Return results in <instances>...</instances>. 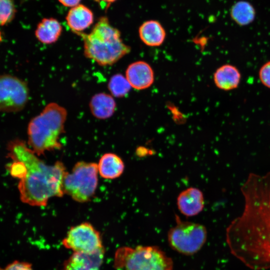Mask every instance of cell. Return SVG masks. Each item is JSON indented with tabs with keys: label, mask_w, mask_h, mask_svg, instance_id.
<instances>
[{
	"label": "cell",
	"mask_w": 270,
	"mask_h": 270,
	"mask_svg": "<svg viewBox=\"0 0 270 270\" xmlns=\"http://www.w3.org/2000/svg\"><path fill=\"white\" fill-rule=\"evenodd\" d=\"M244 208L226 230L231 254L252 270L270 268V172L250 174L241 187Z\"/></svg>",
	"instance_id": "6da1fadb"
},
{
	"label": "cell",
	"mask_w": 270,
	"mask_h": 270,
	"mask_svg": "<svg viewBox=\"0 0 270 270\" xmlns=\"http://www.w3.org/2000/svg\"><path fill=\"white\" fill-rule=\"evenodd\" d=\"M10 174L19 179L18 185L21 201L32 206H44L52 197H62L63 178L66 172L60 161L46 164L22 140L15 139L7 146Z\"/></svg>",
	"instance_id": "7a4b0ae2"
},
{
	"label": "cell",
	"mask_w": 270,
	"mask_h": 270,
	"mask_svg": "<svg viewBox=\"0 0 270 270\" xmlns=\"http://www.w3.org/2000/svg\"><path fill=\"white\" fill-rule=\"evenodd\" d=\"M76 34L83 40L84 56L100 66L112 65L130 51L123 42L120 30L105 16L98 19L90 33Z\"/></svg>",
	"instance_id": "3957f363"
},
{
	"label": "cell",
	"mask_w": 270,
	"mask_h": 270,
	"mask_svg": "<svg viewBox=\"0 0 270 270\" xmlns=\"http://www.w3.org/2000/svg\"><path fill=\"white\" fill-rule=\"evenodd\" d=\"M67 110L54 102L47 104L28 126V144L38 156L47 151L60 149V136L64 132Z\"/></svg>",
	"instance_id": "277c9868"
},
{
	"label": "cell",
	"mask_w": 270,
	"mask_h": 270,
	"mask_svg": "<svg viewBox=\"0 0 270 270\" xmlns=\"http://www.w3.org/2000/svg\"><path fill=\"white\" fill-rule=\"evenodd\" d=\"M114 266L118 270H172L173 262L156 246H123L116 251Z\"/></svg>",
	"instance_id": "5b68a950"
},
{
	"label": "cell",
	"mask_w": 270,
	"mask_h": 270,
	"mask_svg": "<svg viewBox=\"0 0 270 270\" xmlns=\"http://www.w3.org/2000/svg\"><path fill=\"white\" fill-rule=\"evenodd\" d=\"M98 164L78 162L70 172H66L62 180L64 194L78 202L89 201L94 195L98 184Z\"/></svg>",
	"instance_id": "8992f818"
},
{
	"label": "cell",
	"mask_w": 270,
	"mask_h": 270,
	"mask_svg": "<svg viewBox=\"0 0 270 270\" xmlns=\"http://www.w3.org/2000/svg\"><path fill=\"white\" fill-rule=\"evenodd\" d=\"M176 225L168 232L170 246L177 252L187 256L198 252L207 238L206 227L200 224L183 221L176 216Z\"/></svg>",
	"instance_id": "52a82bcc"
},
{
	"label": "cell",
	"mask_w": 270,
	"mask_h": 270,
	"mask_svg": "<svg viewBox=\"0 0 270 270\" xmlns=\"http://www.w3.org/2000/svg\"><path fill=\"white\" fill-rule=\"evenodd\" d=\"M30 95L28 83L14 76L4 74L0 77V110L17 112L26 105Z\"/></svg>",
	"instance_id": "ba28073f"
},
{
	"label": "cell",
	"mask_w": 270,
	"mask_h": 270,
	"mask_svg": "<svg viewBox=\"0 0 270 270\" xmlns=\"http://www.w3.org/2000/svg\"><path fill=\"white\" fill-rule=\"evenodd\" d=\"M62 244L74 252L84 254L94 253L104 248L100 232L88 222L72 227Z\"/></svg>",
	"instance_id": "9c48e42d"
},
{
	"label": "cell",
	"mask_w": 270,
	"mask_h": 270,
	"mask_svg": "<svg viewBox=\"0 0 270 270\" xmlns=\"http://www.w3.org/2000/svg\"><path fill=\"white\" fill-rule=\"evenodd\" d=\"M126 77L131 86L138 90L149 88L154 79V70L150 66L141 60L134 62L128 66Z\"/></svg>",
	"instance_id": "30bf717a"
},
{
	"label": "cell",
	"mask_w": 270,
	"mask_h": 270,
	"mask_svg": "<svg viewBox=\"0 0 270 270\" xmlns=\"http://www.w3.org/2000/svg\"><path fill=\"white\" fill-rule=\"evenodd\" d=\"M180 212L186 216L198 214L204 208V197L198 188L190 187L182 191L176 200Z\"/></svg>",
	"instance_id": "8fae6325"
},
{
	"label": "cell",
	"mask_w": 270,
	"mask_h": 270,
	"mask_svg": "<svg viewBox=\"0 0 270 270\" xmlns=\"http://www.w3.org/2000/svg\"><path fill=\"white\" fill-rule=\"evenodd\" d=\"M104 254V248L92 254L74 252L60 270H99Z\"/></svg>",
	"instance_id": "7c38bea8"
},
{
	"label": "cell",
	"mask_w": 270,
	"mask_h": 270,
	"mask_svg": "<svg viewBox=\"0 0 270 270\" xmlns=\"http://www.w3.org/2000/svg\"><path fill=\"white\" fill-rule=\"evenodd\" d=\"M66 20L72 31L76 34L89 28L94 22V17L92 12L88 8L79 4L70 9Z\"/></svg>",
	"instance_id": "4fadbf2b"
},
{
	"label": "cell",
	"mask_w": 270,
	"mask_h": 270,
	"mask_svg": "<svg viewBox=\"0 0 270 270\" xmlns=\"http://www.w3.org/2000/svg\"><path fill=\"white\" fill-rule=\"evenodd\" d=\"M116 106L113 96L106 92L94 94L89 102L91 114L94 118L100 120L110 118L114 113Z\"/></svg>",
	"instance_id": "5bb4252c"
},
{
	"label": "cell",
	"mask_w": 270,
	"mask_h": 270,
	"mask_svg": "<svg viewBox=\"0 0 270 270\" xmlns=\"http://www.w3.org/2000/svg\"><path fill=\"white\" fill-rule=\"evenodd\" d=\"M138 34L141 40L146 46H158L166 38V32L161 24L156 20H148L140 26Z\"/></svg>",
	"instance_id": "9a60e30c"
},
{
	"label": "cell",
	"mask_w": 270,
	"mask_h": 270,
	"mask_svg": "<svg viewBox=\"0 0 270 270\" xmlns=\"http://www.w3.org/2000/svg\"><path fill=\"white\" fill-rule=\"evenodd\" d=\"M241 74L234 66L226 64L216 69L214 74V81L218 88L230 90L236 88L240 82Z\"/></svg>",
	"instance_id": "2e32d148"
},
{
	"label": "cell",
	"mask_w": 270,
	"mask_h": 270,
	"mask_svg": "<svg viewBox=\"0 0 270 270\" xmlns=\"http://www.w3.org/2000/svg\"><path fill=\"white\" fill-rule=\"evenodd\" d=\"M98 168V173L102 178L113 180L119 178L123 174L124 164L118 156L108 152L101 156Z\"/></svg>",
	"instance_id": "e0dca14e"
},
{
	"label": "cell",
	"mask_w": 270,
	"mask_h": 270,
	"mask_svg": "<svg viewBox=\"0 0 270 270\" xmlns=\"http://www.w3.org/2000/svg\"><path fill=\"white\" fill-rule=\"evenodd\" d=\"M62 31V26L57 20L52 18H44L38 24L34 34L41 43L50 44L58 40Z\"/></svg>",
	"instance_id": "ac0fdd59"
},
{
	"label": "cell",
	"mask_w": 270,
	"mask_h": 270,
	"mask_svg": "<svg viewBox=\"0 0 270 270\" xmlns=\"http://www.w3.org/2000/svg\"><path fill=\"white\" fill-rule=\"evenodd\" d=\"M256 10L248 2L240 0L231 7L230 16L232 19L238 25L245 26L250 24L254 20Z\"/></svg>",
	"instance_id": "d6986e66"
},
{
	"label": "cell",
	"mask_w": 270,
	"mask_h": 270,
	"mask_svg": "<svg viewBox=\"0 0 270 270\" xmlns=\"http://www.w3.org/2000/svg\"><path fill=\"white\" fill-rule=\"evenodd\" d=\"M131 88L126 77L120 74L112 76L108 84V88L111 95L118 98L126 96Z\"/></svg>",
	"instance_id": "ffe728a7"
},
{
	"label": "cell",
	"mask_w": 270,
	"mask_h": 270,
	"mask_svg": "<svg viewBox=\"0 0 270 270\" xmlns=\"http://www.w3.org/2000/svg\"><path fill=\"white\" fill-rule=\"evenodd\" d=\"M16 12L14 0H0V23L1 26L11 22Z\"/></svg>",
	"instance_id": "44dd1931"
},
{
	"label": "cell",
	"mask_w": 270,
	"mask_h": 270,
	"mask_svg": "<svg viewBox=\"0 0 270 270\" xmlns=\"http://www.w3.org/2000/svg\"><path fill=\"white\" fill-rule=\"evenodd\" d=\"M258 76L263 85L270 88V61L262 66L258 72Z\"/></svg>",
	"instance_id": "7402d4cb"
},
{
	"label": "cell",
	"mask_w": 270,
	"mask_h": 270,
	"mask_svg": "<svg viewBox=\"0 0 270 270\" xmlns=\"http://www.w3.org/2000/svg\"><path fill=\"white\" fill-rule=\"evenodd\" d=\"M1 270H33L32 265L26 262L15 261Z\"/></svg>",
	"instance_id": "603a6c76"
},
{
	"label": "cell",
	"mask_w": 270,
	"mask_h": 270,
	"mask_svg": "<svg viewBox=\"0 0 270 270\" xmlns=\"http://www.w3.org/2000/svg\"><path fill=\"white\" fill-rule=\"evenodd\" d=\"M63 6L73 8L80 4L81 0H58Z\"/></svg>",
	"instance_id": "cb8c5ba5"
},
{
	"label": "cell",
	"mask_w": 270,
	"mask_h": 270,
	"mask_svg": "<svg viewBox=\"0 0 270 270\" xmlns=\"http://www.w3.org/2000/svg\"><path fill=\"white\" fill-rule=\"evenodd\" d=\"M117 0H96L98 4L103 8L107 9L110 5L116 1Z\"/></svg>",
	"instance_id": "d4e9b609"
}]
</instances>
